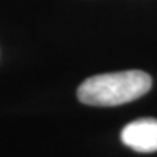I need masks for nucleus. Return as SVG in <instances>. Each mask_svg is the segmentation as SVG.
Returning a JSON list of instances; mask_svg holds the SVG:
<instances>
[{
	"instance_id": "2",
	"label": "nucleus",
	"mask_w": 157,
	"mask_h": 157,
	"mask_svg": "<svg viewBox=\"0 0 157 157\" xmlns=\"http://www.w3.org/2000/svg\"><path fill=\"white\" fill-rule=\"evenodd\" d=\"M121 140L127 147L138 153L157 151V119L143 118L125 125Z\"/></svg>"
},
{
	"instance_id": "1",
	"label": "nucleus",
	"mask_w": 157,
	"mask_h": 157,
	"mask_svg": "<svg viewBox=\"0 0 157 157\" xmlns=\"http://www.w3.org/2000/svg\"><path fill=\"white\" fill-rule=\"evenodd\" d=\"M151 84V77L141 70L98 74L78 86L77 98L92 106H117L144 96Z\"/></svg>"
}]
</instances>
